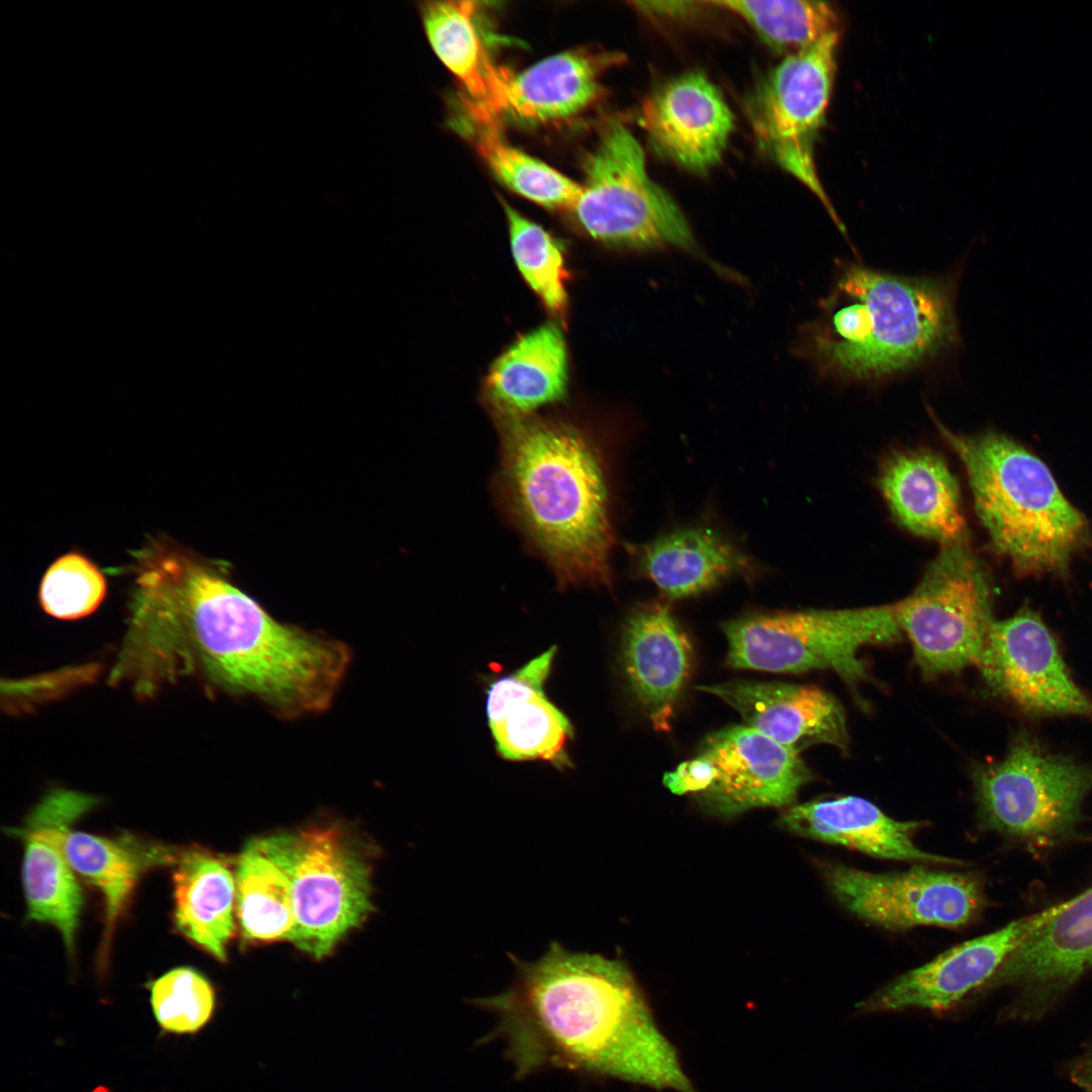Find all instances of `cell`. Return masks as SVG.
<instances>
[{
    "label": "cell",
    "instance_id": "4fadbf2b",
    "mask_svg": "<svg viewBox=\"0 0 1092 1092\" xmlns=\"http://www.w3.org/2000/svg\"><path fill=\"white\" fill-rule=\"evenodd\" d=\"M699 753L715 768L712 785L697 795L711 814L733 817L757 807H789L814 774L794 751L747 725L704 739Z\"/></svg>",
    "mask_w": 1092,
    "mask_h": 1092
},
{
    "label": "cell",
    "instance_id": "83f0119b",
    "mask_svg": "<svg viewBox=\"0 0 1092 1092\" xmlns=\"http://www.w3.org/2000/svg\"><path fill=\"white\" fill-rule=\"evenodd\" d=\"M474 2L432 1L419 5L428 40L458 78L472 103L495 114L506 111V76L489 62L473 21Z\"/></svg>",
    "mask_w": 1092,
    "mask_h": 1092
},
{
    "label": "cell",
    "instance_id": "277c9868",
    "mask_svg": "<svg viewBox=\"0 0 1092 1092\" xmlns=\"http://www.w3.org/2000/svg\"><path fill=\"white\" fill-rule=\"evenodd\" d=\"M957 332L945 283L852 264L804 328L798 350L827 376L878 380L935 356Z\"/></svg>",
    "mask_w": 1092,
    "mask_h": 1092
},
{
    "label": "cell",
    "instance_id": "2e32d148",
    "mask_svg": "<svg viewBox=\"0 0 1092 1092\" xmlns=\"http://www.w3.org/2000/svg\"><path fill=\"white\" fill-rule=\"evenodd\" d=\"M641 124L657 154L688 171L704 173L720 161L734 116L705 74L689 72L666 81L645 99Z\"/></svg>",
    "mask_w": 1092,
    "mask_h": 1092
},
{
    "label": "cell",
    "instance_id": "ac0fdd59",
    "mask_svg": "<svg viewBox=\"0 0 1092 1092\" xmlns=\"http://www.w3.org/2000/svg\"><path fill=\"white\" fill-rule=\"evenodd\" d=\"M696 690L718 697L738 712L745 725L794 751L814 744L847 751L844 710L835 697L816 687L734 679Z\"/></svg>",
    "mask_w": 1092,
    "mask_h": 1092
},
{
    "label": "cell",
    "instance_id": "603a6c76",
    "mask_svg": "<svg viewBox=\"0 0 1092 1092\" xmlns=\"http://www.w3.org/2000/svg\"><path fill=\"white\" fill-rule=\"evenodd\" d=\"M568 355L560 325L548 323L522 335L490 365L483 397L493 418L533 415L563 400Z\"/></svg>",
    "mask_w": 1092,
    "mask_h": 1092
},
{
    "label": "cell",
    "instance_id": "836d02e7",
    "mask_svg": "<svg viewBox=\"0 0 1092 1092\" xmlns=\"http://www.w3.org/2000/svg\"><path fill=\"white\" fill-rule=\"evenodd\" d=\"M150 1002L159 1026L170 1033L191 1034L212 1018L215 992L210 982L188 967L172 969L151 986Z\"/></svg>",
    "mask_w": 1092,
    "mask_h": 1092
},
{
    "label": "cell",
    "instance_id": "44dd1931",
    "mask_svg": "<svg viewBox=\"0 0 1092 1092\" xmlns=\"http://www.w3.org/2000/svg\"><path fill=\"white\" fill-rule=\"evenodd\" d=\"M780 825L794 834L855 849L872 856L926 863H962L926 852L914 841L920 821H898L870 801L853 796L794 804Z\"/></svg>",
    "mask_w": 1092,
    "mask_h": 1092
},
{
    "label": "cell",
    "instance_id": "cb8c5ba5",
    "mask_svg": "<svg viewBox=\"0 0 1092 1092\" xmlns=\"http://www.w3.org/2000/svg\"><path fill=\"white\" fill-rule=\"evenodd\" d=\"M637 572L669 600L704 593L732 576L755 573L750 557L708 528H688L634 547Z\"/></svg>",
    "mask_w": 1092,
    "mask_h": 1092
},
{
    "label": "cell",
    "instance_id": "8992f818",
    "mask_svg": "<svg viewBox=\"0 0 1092 1092\" xmlns=\"http://www.w3.org/2000/svg\"><path fill=\"white\" fill-rule=\"evenodd\" d=\"M726 664L778 673L831 669L851 688L869 678L858 651L901 638L895 605L757 613L722 626Z\"/></svg>",
    "mask_w": 1092,
    "mask_h": 1092
},
{
    "label": "cell",
    "instance_id": "1f68e13d",
    "mask_svg": "<svg viewBox=\"0 0 1092 1092\" xmlns=\"http://www.w3.org/2000/svg\"><path fill=\"white\" fill-rule=\"evenodd\" d=\"M741 17L770 48L788 55L839 31V17L829 2L797 0L707 1Z\"/></svg>",
    "mask_w": 1092,
    "mask_h": 1092
},
{
    "label": "cell",
    "instance_id": "9a60e30c",
    "mask_svg": "<svg viewBox=\"0 0 1092 1092\" xmlns=\"http://www.w3.org/2000/svg\"><path fill=\"white\" fill-rule=\"evenodd\" d=\"M987 680L1034 714L1092 715V701L1070 676L1052 633L1024 608L993 621L988 635Z\"/></svg>",
    "mask_w": 1092,
    "mask_h": 1092
},
{
    "label": "cell",
    "instance_id": "5b68a950",
    "mask_svg": "<svg viewBox=\"0 0 1092 1092\" xmlns=\"http://www.w3.org/2000/svg\"><path fill=\"white\" fill-rule=\"evenodd\" d=\"M933 420L966 468L976 512L995 550L1019 574L1067 568L1087 541L1089 525L1048 466L1003 434L953 433Z\"/></svg>",
    "mask_w": 1092,
    "mask_h": 1092
},
{
    "label": "cell",
    "instance_id": "e0dca14e",
    "mask_svg": "<svg viewBox=\"0 0 1092 1092\" xmlns=\"http://www.w3.org/2000/svg\"><path fill=\"white\" fill-rule=\"evenodd\" d=\"M54 832L73 871L103 895L105 930L100 957L104 962L116 924L124 912L140 876L149 868L174 863L172 849L131 839H109L72 830V824L95 803L96 798L72 791L53 792Z\"/></svg>",
    "mask_w": 1092,
    "mask_h": 1092
},
{
    "label": "cell",
    "instance_id": "5bb4252c",
    "mask_svg": "<svg viewBox=\"0 0 1092 1092\" xmlns=\"http://www.w3.org/2000/svg\"><path fill=\"white\" fill-rule=\"evenodd\" d=\"M1063 903L1024 916L992 933L956 945L929 963L908 971L860 1001L861 1013L915 1008L940 1012L953 1008L993 978L1005 960Z\"/></svg>",
    "mask_w": 1092,
    "mask_h": 1092
},
{
    "label": "cell",
    "instance_id": "4dcf8cb0",
    "mask_svg": "<svg viewBox=\"0 0 1092 1092\" xmlns=\"http://www.w3.org/2000/svg\"><path fill=\"white\" fill-rule=\"evenodd\" d=\"M465 126L480 156L500 181L516 193L544 207L570 210L580 184L549 165L508 144L494 115L471 103Z\"/></svg>",
    "mask_w": 1092,
    "mask_h": 1092
},
{
    "label": "cell",
    "instance_id": "3957f363",
    "mask_svg": "<svg viewBox=\"0 0 1092 1092\" xmlns=\"http://www.w3.org/2000/svg\"><path fill=\"white\" fill-rule=\"evenodd\" d=\"M493 419L500 439L496 486L512 523L560 585H611L615 534L593 437L562 418Z\"/></svg>",
    "mask_w": 1092,
    "mask_h": 1092
},
{
    "label": "cell",
    "instance_id": "e575fe53",
    "mask_svg": "<svg viewBox=\"0 0 1092 1092\" xmlns=\"http://www.w3.org/2000/svg\"><path fill=\"white\" fill-rule=\"evenodd\" d=\"M105 594L102 572L85 556L72 552L59 557L46 571L39 602L48 615L76 620L92 614Z\"/></svg>",
    "mask_w": 1092,
    "mask_h": 1092
},
{
    "label": "cell",
    "instance_id": "7a4b0ae2",
    "mask_svg": "<svg viewBox=\"0 0 1092 1092\" xmlns=\"http://www.w3.org/2000/svg\"><path fill=\"white\" fill-rule=\"evenodd\" d=\"M514 964L507 990L471 1003L495 1016L486 1041L505 1042L518 1079L556 1068L696 1092L625 965L558 942Z\"/></svg>",
    "mask_w": 1092,
    "mask_h": 1092
},
{
    "label": "cell",
    "instance_id": "30bf717a",
    "mask_svg": "<svg viewBox=\"0 0 1092 1092\" xmlns=\"http://www.w3.org/2000/svg\"><path fill=\"white\" fill-rule=\"evenodd\" d=\"M980 825L1027 846H1053L1075 835L1092 769L1021 738L1003 760L976 768Z\"/></svg>",
    "mask_w": 1092,
    "mask_h": 1092
},
{
    "label": "cell",
    "instance_id": "52a82bcc",
    "mask_svg": "<svg viewBox=\"0 0 1092 1092\" xmlns=\"http://www.w3.org/2000/svg\"><path fill=\"white\" fill-rule=\"evenodd\" d=\"M256 840L289 879L294 926L288 941L300 950L325 958L371 913V864L340 826H310Z\"/></svg>",
    "mask_w": 1092,
    "mask_h": 1092
},
{
    "label": "cell",
    "instance_id": "8d00e7d4",
    "mask_svg": "<svg viewBox=\"0 0 1092 1092\" xmlns=\"http://www.w3.org/2000/svg\"><path fill=\"white\" fill-rule=\"evenodd\" d=\"M1073 1082L1086 1092H1092V1058L1076 1064L1071 1072Z\"/></svg>",
    "mask_w": 1092,
    "mask_h": 1092
},
{
    "label": "cell",
    "instance_id": "7402d4cb",
    "mask_svg": "<svg viewBox=\"0 0 1092 1092\" xmlns=\"http://www.w3.org/2000/svg\"><path fill=\"white\" fill-rule=\"evenodd\" d=\"M878 481L892 514L912 533L941 544L968 539L959 484L937 454L893 452L883 460Z\"/></svg>",
    "mask_w": 1092,
    "mask_h": 1092
},
{
    "label": "cell",
    "instance_id": "4316f807",
    "mask_svg": "<svg viewBox=\"0 0 1092 1092\" xmlns=\"http://www.w3.org/2000/svg\"><path fill=\"white\" fill-rule=\"evenodd\" d=\"M173 873L174 922L186 938L226 961L236 930V881L229 863L192 847L178 853Z\"/></svg>",
    "mask_w": 1092,
    "mask_h": 1092
},
{
    "label": "cell",
    "instance_id": "ba28073f",
    "mask_svg": "<svg viewBox=\"0 0 1092 1092\" xmlns=\"http://www.w3.org/2000/svg\"><path fill=\"white\" fill-rule=\"evenodd\" d=\"M580 187L570 211L593 240L635 251L673 247L702 254L682 211L648 175L641 145L621 122L603 128Z\"/></svg>",
    "mask_w": 1092,
    "mask_h": 1092
},
{
    "label": "cell",
    "instance_id": "484cf974",
    "mask_svg": "<svg viewBox=\"0 0 1092 1092\" xmlns=\"http://www.w3.org/2000/svg\"><path fill=\"white\" fill-rule=\"evenodd\" d=\"M55 805L52 793L15 829L24 843L22 882L27 917L55 926L69 953L83 907V893L54 832Z\"/></svg>",
    "mask_w": 1092,
    "mask_h": 1092
},
{
    "label": "cell",
    "instance_id": "7c38bea8",
    "mask_svg": "<svg viewBox=\"0 0 1092 1092\" xmlns=\"http://www.w3.org/2000/svg\"><path fill=\"white\" fill-rule=\"evenodd\" d=\"M821 872L843 908L891 930L921 925L961 927L972 921L984 904L982 883L971 874L921 867L878 874L835 862L823 863Z\"/></svg>",
    "mask_w": 1092,
    "mask_h": 1092
},
{
    "label": "cell",
    "instance_id": "d6986e66",
    "mask_svg": "<svg viewBox=\"0 0 1092 1092\" xmlns=\"http://www.w3.org/2000/svg\"><path fill=\"white\" fill-rule=\"evenodd\" d=\"M622 657L630 689L656 731H669L693 665L691 642L662 603L636 607L627 618Z\"/></svg>",
    "mask_w": 1092,
    "mask_h": 1092
},
{
    "label": "cell",
    "instance_id": "9c48e42d",
    "mask_svg": "<svg viewBox=\"0 0 1092 1092\" xmlns=\"http://www.w3.org/2000/svg\"><path fill=\"white\" fill-rule=\"evenodd\" d=\"M894 605L925 677L970 665L985 669L993 622L991 587L968 539L941 544L914 590Z\"/></svg>",
    "mask_w": 1092,
    "mask_h": 1092
},
{
    "label": "cell",
    "instance_id": "f546056e",
    "mask_svg": "<svg viewBox=\"0 0 1092 1092\" xmlns=\"http://www.w3.org/2000/svg\"><path fill=\"white\" fill-rule=\"evenodd\" d=\"M236 916L248 941L288 940L294 926L291 885L259 846L246 843L235 868Z\"/></svg>",
    "mask_w": 1092,
    "mask_h": 1092
},
{
    "label": "cell",
    "instance_id": "d4e9b609",
    "mask_svg": "<svg viewBox=\"0 0 1092 1092\" xmlns=\"http://www.w3.org/2000/svg\"><path fill=\"white\" fill-rule=\"evenodd\" d=\"M622 56L571 50L548 57L523 72L506 76V111L532 122L568 119L601 95V77Z\"/></svg>",
    "mask_w": 1092,
    "mask_h": 1092
},
{
    "label": "cell",
    "instance_id": "ffe728a7",
    "mask_svg": "<svg viewBox=\"0 0 1092 1092\" xmlns=\"http://www.w3.org/2000/svg\"><path fill=\"white\" fill-rule=\"evenodd\" d=\"M1092 968V887L1063 902L1005 960L989 986L1011 985L1045 999L1074 984Z\"/></svg>",
    "mask_w": 1092,
    "mask_h": 1092
},
{
    "label": "cell",
    "instance_id": "6da1fadb",
    "mask_svg": "<svg viewBox=\"0 0 1092 1092\" xmlns=\"http://www.w3.org/2000/svg\"><path fill=\"white\" fill-rule=\"evenodd\" d=\"M131 612L162 675L200 669L285 717L327 709L350 661L343 643L276 621L223 565L170 539L141 560Z\"/></svg>",
    "mask_w": 1092,
    "mask_h": 1092
},
{
    "label": "cell",
    "instance_id": "8fae6325",
    "mask_svg": "<svg viewBox=\"0 0 1092 1092\" xmlns=\"http://www.w3.org/2000/svg\"><path fill=\"white\" fill-rule=\"evenodd\" d=\"M839 40L840 31H835L786 56L753 90L747 110L758 146L816 195L845 236V226L817 174L814 157L833 91Z\"/></svg>",
    "mask_w": 1092,
    "mask_h": 1092
},
{
    "label": "cell",
    "instance_id": "d590c367",
    "mask_svg": "<svg viewBox=\"0 0 1092 1092\" xmlns=\"http://www.w3.org/2000/svg\"><path fill=\"white\" fill-rule=\"evenodd\" d=\"M715 768L712 762L698 753L696 757L681 762L673 771L663 776L664 786L675 795L705 792L714 782Z\"/></svg>",
    "mask_w": 1092,
    "mask_h": 1092
},
{
    "label": "cell",
    "instance_id": "f1b7e54d",
    "mask_svg": "<svg viewBox=\"0 0 1092 1092\" xmlns=\"http://www.w3.org/2000/svg\"><path fill=\"white\" fill-rule=\"evenodd\" d=\"M486 716L495 748L505 759L568 765L566 745L573 736L572 726L544 690L514 695Z\"/></svg>",
    "mask_w": 1092,
    "mask_h": 1092
},
{
    "label": "cell",
    "instance_id": "d6a6232c",
    "mask_svg": "<svg viewBox=\"0 0 1092 1092\" xmlns=\"http://www.w3.org/2000/svg\"><path fill=\"white\" fill-rule=\"evenodd\" d=\"M512 255L517 268L548 311L565 323L569 274L562 244L543 226L504 203Z\"/></svg>",
    "mask_w": 1092,
    "mask_h": 1092
}]
</instances>
